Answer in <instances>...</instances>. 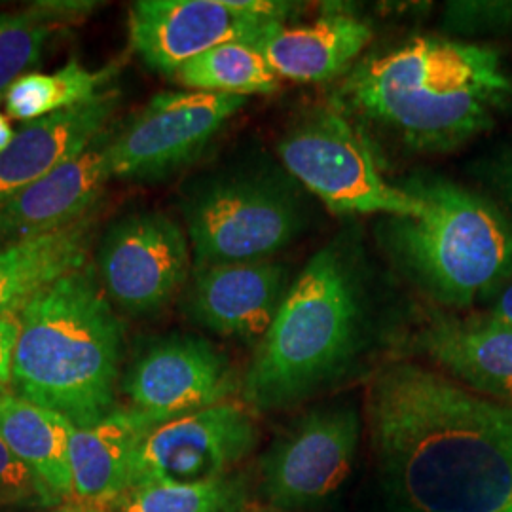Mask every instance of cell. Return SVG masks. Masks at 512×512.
Listing matches in <instances>:
<instances>
[{
	"label": "cell",
	"instance_id": "cell-1",
	"mask_svg": "<svg viewBox=\"0 0 512 512\" xmlns=\"http://www.w3.org/2000/svg\"><path fill=\"white\" fill-rule=\"evenodd\" d=\"M366 425L391 512H512V406L393 361L368 382Z\"/></svg>",
	"mask_w": 512,
	"mask_h": 512
},
{
	"label": "cell",
	"instance_id": "cell-2",
	"mask_svg": "<svg viewBox=\"0 0 512 512\" xmlns=\"http://www.w3.org/2000/svg\"><path fill=\"white\" fill-rule=\"evenodd\" d=\"M336 109L414 152H448L494 128L512 103V76L494 48L412 38L344 76Z\"/></svg>",
	"mask_w": 512,
	"mask_h": 512
},
{
	"label": "cell",
	"instance_id": "cell-3",
	"mask_svg": "<svg viewBox=\"0 0 512 512\" xmlns=\"http://www.w3.org/2000/svg\"><path fill=\"white\" fill-rule=\"evenodd\" d=\"M372 291L353 232L311 256L294 277L241 380L245 406L279 412L319 395L348 374L368 346Z\"/></svg>",
	"mask_w": 512,
	"mask_h": 512
},
{
	"label": "cell",
	"instance_id": "cell-4",
	"mask_svg": "<svg viewBox=\"0 0 512 512\" xmlns=\"http://www.w3.org/2000/svg\"><path fill=\"white\" fill-rule=\"evenodd\" d=\"M19 313L14 393L90 427L116 408L124 329L90 264L59 277Z\"/></svg>",
	"mask_w": 512,
	"mask_h": 512
},
{
	"label": "cell",
	"instance_id": "cell-5",
	"mask_svg": "<svg viewBox=\"0 0 512 512\" xmlns=\"http://www.w3.org/2000/svg\"><path fill=\"white\" fill-rule=\"evenodd\" d=\"M423 217H387L384 247L421 293L446 310L492 300L512 279V224L480 194L446 179L406 184Z\"/></svg>",
	"mask_w": 512,
	"mask_h": 512
},
{
	"label": "cell",
	"instance_id": "cell-6",
	"mask_svg": "<svg viewBox=\"0 0 512 512\" xmlns=\"http://www.w3.org/2000/svg\"><path fill=\"white\" fill-rule=\"evenodd\" d=\"M300 184L279 173L205 179L184 200L194 268L274 260L308 226Z\"/></svg>",
	"mask_w": 512,
	"mask_h": 512
},
{
	"label": "cell",
	"instance_id": "cell-7",
	"mask_svg": "<svg viewBox=\"0 0 512 512\" xmlns=\"http://www.w3.org/2000/svg\"><path fill=\"white\" fill-rule=\"evenodd\" d=\"M285 171L336 215L423 217L425 203L385 181L363 135L336 109L302 114L281 137Z\"/></svg>",
	"mask_w": 512,
	"mask_h": 512
},
{
	"label": "cell",
	"instance_id": "cell-8",
	"mask_svg": "<svg viewBox=\"0 0 512 512\" xmlns=\"http://www.w3.org/2000/svg\"><path fill=\"white\" fill-rule=\"evenodd\" d=\"M363 418L353 403L313 406L289 423L258 461L268 507L304 511L329 501L353 471Z\"/></svg>",
	"mask_w": 512,
	"mask_h": 512
},
{
	"label": "cell",
	"instance_id": "cell-9",
	"mask_svg": "<svg viewBox=\"0 0 512 512\" xmlns=\"http://www.w3.org/2000/svg\"><path fill=\"white\" fill-rule=\"evenodd\" d=\"M291 12L274 0H141L129 8V44L152 71L175 76L220 44L253 42Z\"/></svg>",
	"mask_w": 512,
	"mask_h": 512
},
{
	"label": "cell",
	"instance_id": "cell-10",
	"mask_svg": "<svg viewBox=\"0 0 512 512\" xmlns=\"http://www.w3.org/2000/svg\"><path fill=\"white\" fill-rule=\"evenodd\" d=\"M247 97L205 92L154 95L110 141L112 177L162 179L194 162Z\"/></svg>",
	"mask_w": 512,
	"mask_h": 512
},
{
	"label": "cell",
	"instance_id": "cell-11",
	"mask_svg": "<svg viewBox=\"0 0 512 512\" xmlns=\"http://www.w3.org/2000/svg\"><path fill=\"white\" fill-rule=\"evenodd\" d=\"M95 274L110 304L135 317L158 313L190 281V241L183 226L165 213H133L107 230Z\"/></svg>",
	"mask_w": 512,
	"mask_h": 512
},
{
	"label": "cell",
	"instance_id": "cell-12",
	"mask_svg": "<svg viewBox=\"0 0 512 512\" xmlns=\"http://www.w3.org/2000/svg\"><path fill=\"white\" fill-rule=\"evenodd\" d=\"M260 439L247 406L220 403L156 425L141 442L129 490L148 484H194L230 475ZM128 490V492H129Z\"/></svg>",
	"mask_w": 512,
	"mask_h": 512
},
{
	"label": "cell",
	"instance_id": "cell-13",
	"mask_svg": "<svg viewBox=\"0 0 512 512\" xmlns=\"http://www.w3.org/2000/svg\"><path fill=\"white\" fill-rule=\"evenodd\" d=\"M239 387L230 359L194 334L154 340L131 363L122 382L129 406L158 423L226 403Z\"/></svg>",
	"mask_w": 512,
	"mask_h": 512
},
{
	"label": "cell",
	"instance_id": "cell-14",
	"mask_svg": "<svg viewBox=\"0 0 512 512\" xmlns=\"http://www.w3.org/2000/svg\"><path fill=\"white\" fill-rule=\"evenodd\" d=\"M283 262L258 260L194 268L186 289V315L222 338L260 342L293 285Z\"/></svg>",
	"mask_w": 512,
	"mask_h": 512
},
{
	"label": "cell",
	"instance_id": "cell-15",
	"mask_svg": "<svg viewBox=\"0 0 512 512\" xmlns=\"http://www.w3.org/2000/svg\"><path fill=\"white\" fill-rule=\"evenodd\" d=\"M414 348L456 384L512 406V329L488 313H437L414 336Z\"/></svg>",
	"mask_w": 512,
	"mask_h": 512
},
{
	"label": "cell",
	"instance_id": "cell-16",
	"mask_svg": "<svg viewBox=\"0 0 512 512\" xmlns=\"http://www.w3.org/2000/svg\"><path fill=\"white\" fill-rule=\"evenodd\" d=\"M101 133L90 147L0 205V243L37 238L90 215L112 179L110 141Z\"/></svg>",
	"mask_w": 512,
	"mask_h": 512
},
{
	"label": "cell",
	"instance_id": "cell-17",
	"mask_svg": "<svg viewBox=\"0 0 512 512\" xmlns=\"http://www.w3.org/2000/svg\"><path fill=\"white\" fill-rule=\"evenodd\" d=\"M120 92L107 90L92 101L25 124L0 156V205L69 162L107 131Z\"/></svg>",
	"mask_w": 512,
	"mask_h": 512
},
{
	"label": "cell",
	"instance_id": "cell-18",
	"mask_svg": "<svg viewBox=\"0 0 512 512\" xmlns=\"http://www.w3.org/2000/svg\"><path fill=\"white\" fill-rule=\"evenodd\" d=\"M156 425L160 423L128 406L114 408L90 427L74 429L71 476L78 507L105 512L128 492L135 454Z\"/></svg>",
	"mask_w": 512,
	"mask_h": 512
},
{
	"label": "cell",
	"instance_id": "cell-19",
	"mask_svg": "<svg viewBox=\"0 0 512 512\" xmlns=\"http://www.w3.org/2000/svg\"><path fill=\"white\" fill-rule=\"evenodd\" d=\"M370 40L368 23L334 14L306 25L277 21L251 44L279 78L327 82L346 73Z\"/></svg>",
	"mask_w": 512,
	"mask_h": 512
},
{
	"label": "cell",
	"instance_id": "cell-20",
	"mask_svg": "<svg viewBox=\"0 0 512 512\" xmlns=\"http://www.w3.org/2000/svg\"><path fill=\"white\" fill-rule=\"evenodd\" d=\"M93 217L0 247V315L19 311L59 277L88 264Z\"/></svg>",
	"mask_w": 512,
	"mask_h": 512
},
{
	"label": "cell",
	"instance_id": "cell-21",
	"mask_svg": "<svg viewBox=\"0 0 512 512\" xmlns=\"http://www.w3.org/2000/svg\"><path fill=\"white\" fill-rule=\"evenodd\" d=\"M73 423L14 391L0 399V439L8 450L63 501L73 499Z\"/></svg>",
	"mask_w": 512,
	"mask_h": 512
},
{
	"label": "cell",
	"instance_id": "cell-22",
	"mask_svg": "<svg viewBox=\"0 0 512 512\" xmlns=\"http://www.w3.org/2000/svg\"><path fill=\"white\" fill-rule=\"evenodd\" d=\"M124 61L116 59L101 69H88L71 57L55 73H27L4 95L6 114L19 122H35L61 110L73 109L107 92L109 82L120 73Z\"/></svg>",
	"mask_w": 512,
	"mask_h": 512
},
{
	"label": "cell",
	"instance_id": "cell-23",
	"mask_svg": "<svg viewBox=\"0 0 512 512\" xmlns=\"http://www.w3.org/2000/svg\"><path fill=\"white\" fill-rule=\"evenodd\" d=\"M173 78L190 92L241 97L275 92L281 80L251 42L220 44L184 63Z\"/></svg>",
	"mask_w": 512,
	"mask_h": 512
},
{
	"label": "cell",
	"instance_id": "cell-24",
	"mask_svg": "<svg viewBox=\"0 0 512 512\" xmlns=\"http://www.w3.org/2000/svg\"><path fill=\"white\" fill-rule=\"evenodd\" d=\"M90 2H38L19 12L0 14V101L31 69L57 27L92 10Z\"/></svg>",
	"mask_w": 512,
	"mask_h": 512
},
{
	"label": "cell",
	"instance_id": "cell-25",
	"mask_svg": "<svg viewBox=\"0 0 512 512\" xmlns=\"http://www.w3.org/2000/svg\"><path fill=\"white\" fill-rule=\"evenodd\" d=\"M247 499V478L230 473L194 484L131 488L105 512H241L249 505Z\"/></svg>",
	"mask_w": 512,
	"mask_h": 512
},
{
	"label": "cell",
	"instance_id": "cell-26",
	"mask_svg": "<svg viewBox=\"0 0 512 512\" xmlns=\"http://www.w3.org/2000/svg\"><path fill=\"white\" fill-rule=\"evenodd\" d=\"M442 27L456 35H497L512 31V0L446 2Z\"/></svg>",
	"mask_w": 512,
	"mask_h": 512
},
{
	"label": "cell",
	"instance_id": "cell-27",
	"mask_svg": "<svg viewBox=\"0 0 512 512\" xmlns=\"http://www.w3.org/2000/svg\"><path fill=\"white\" fill-rule=\"evenodd\" d=\"M59 503L0 439V509H48Z\"/></svg>",
	"mask_w": 512,
	"mask_h": 512
},
{
	"label": "cell",
	"instance_id": "cell-28",
	"mask_svg": "<svg viewBox=\"0 0 512 512\" xmlns=\"http://www.w3.org/2000/svg\"><path fill=\"white\" fill-rule=\"evenodd\" d=\"M19 336V313L0 315V399L12 393L14 385V357Z\"/></svg>",
	"mask_w": 512,
	"mask_h": 512
},
{
	"label": "cell",
	"instance_id": "cell-29",
	"mask_svg": "<svg viewBox=\"0 0 512 512\" xmlns=\"http://www.w3.org/2000/svg\"><path fill=\"white\" fill-rule=\"evenodd\" d=\"M488 315L497 323L512 329V279L492 298Z\"/></svg>",
	"mask_w": 512,
	"mask_h": 512
},
{
	"label": "cell",
	"instance_id": "cell-30",
	"mask_svg": "<svg viewBox=\"0 0 512 512\" xmlns=\"http://www.w3.org/2000/svg\"><path fill=\"white\" fill-rule=\"evenodd\" d=\"M14 137H16V129L12 128L8 114H4L0 110V156L8 150L10 143L14 141Z\"/></svg>",
	"mask_w": 512,
	"mask_h": 512
},
{
	"label": "cell",
	"instance_id": "cell-31",
	"mask_svg": "<svg viewBox=\"0 0 512 512\" xmlns=\"http://www.w3.org/2000/svg\"><path fill=\"white\" fill-rule=\"evenodd\" d=\"M499 183H501L505 198H507L512 205V154L503 162V167H501V171H499Z\"/></svg>",
	"mask_w": 512,
	"mask_h": 512
},
{
	"label": "cell",
	"instance_id": "cell-32",
	"mask_svg": "<svg viewBox=\"0 0 512 512\" xmlns=\"http://www.w3.org/2000/svg\"><path fill=\"white\" fill-rule=\"evenodd\" d=\"M44 512H101V511H92V509H84V507H78V505H73V507H57L54 511H44Z\"/></svg>",
	"mask_w": 512,
	"mask_h": 512
},
{
	"label": "cell",
	"instance_id": "cell-33",
	"mask_svg": "<svg viewBox=\"0 0 512 512\" xmlns=\"http://www.w3.org/2000/svg\"><path fill=\"white\" fill-rule=\"evenodd\" d=\"M241 512H283L277 511L274 507H253V505H247Z\"/></svg>",
	"mask_w": 512,
	"mask_h": 512
}]
</instances>
